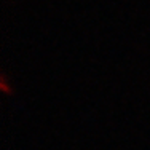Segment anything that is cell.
I'll return each instance as SVG.
<instances>
[{"label":"cell","instance_id":"6da1fadb","mask_svg":"<svg viewBox=\"0 0 150 150\" xmlns=\"http://www.w3.org/2000/svg\"><path fill=\"white\" fill-rule=\"evenodd\" d=\"M0 88H2V91L5 93V94H11V93H13V88H10V86H8V81H6L5 74H2V80H0Z\"/></svg>","mask_w":150,"mask_h":150}]
</instances>
